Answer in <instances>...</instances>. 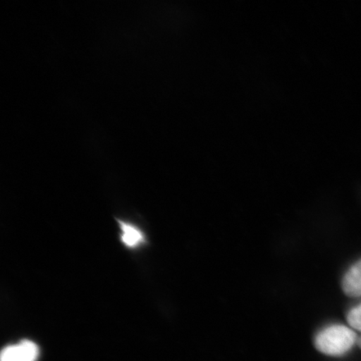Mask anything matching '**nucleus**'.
<instances>
[{"instance_id": "4", "label": "nucleus", "mask_w": 361, "mask_h": 361, "mask_svg": "<svg viewBox=\"0 0 361 361\" xmlns=\"http://www.w3.org/2000/svg\"><path fill=\"white\" fill-rule=\"evenodd\" d=\"M123 229V240L126 245L133 247L142 241V235L139 230L128 224L121 223Z\"/></svg>"}, {"instance_id": "3", "label": "nucleus", "mask_w": 361, "mask_h": 361, "mask_svg": "<svg viewBox=\"0 0 361 361\" xmlns=\"http://www.w3.org/2000/svg\"><path fill=\"white\" fill-rule=\"evenodd\" d=\"M342 288L346 295L361 296V259L347 271L343 278Z\"/></svg>"}, {"instance_id": "1", "label": "nucleus", "mask_w": 361, "mask_h": 361, "mask_svg": "<svg viewBox=\"0 0 361 361\" xmlns=\"http://www.w3.org/2000/svg\"><path fill=\"white\" fill-rule=\"evenodd\" d=\"M357 341V336L353 329L342 324H333L316 335L314 346L320 353L341 356L349 352Z\"/></svg>"}, {"instance_id": "5", "label": "nucleus", "mask_w": 361, "mask_h": 361, "mask_svg": "<svg viewBox=\"0 0 361 361\" xmlns=\"http://www.w3.org/2000/svg\"><path fill=\"white\" fill-rule=\"evenodd\" d=\"M347 322L352 329L361 332V304L349 311L347 314Z\"/></svg>"}, {"instance_id": "2", "label": "nucleus", "mask_w": 361, "mask_h": 361, "mask_svg": "<svg viewBox=\"0 0 361 361\" xmlns=\"http://www.w3.org/2000/svg\"><path fill=\"white\" fill-rule=\"evenodd\" d=\"M39 354V347L34 342L23 341L6 347L1 352V361H36Z\"/></svg>"}, {"instance_id": "6", "label": "nucleus", "mask_w": 361, "mask_h": 361, "mask_svg": "<svg viewBox=\"0 0 361 361\" xmlns=\"http://www.w3.org/2000/svg\"><path fill=\"white\" fill-rule=\"evenodd\" d=\"M357 344L360 346V348H361V337L358 338Z\"/></svg>"}]
</instances>
